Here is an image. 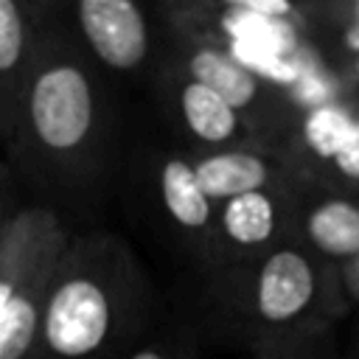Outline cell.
Wrapping results in <instances>:
<instances>
[{"label": "cell", "mask_w": 359, "mask_h": 359, "mask_svg": "<svg viewBox=\"0 0 359 359\" xmlns=\"http://www.w3.org/2000/svg\"><path fill=\"white\" fill-rule=\"evenodd\" d=\"M191 160H194L199 182L213 205L292 180L286 160L280 154H275L269 149H258V146L222 149V151H210V154L191 157Z\"/></svg>", "instance_id": "7c38bea8"}, {"label": "cell", "mask_w": 359, "mask_h": 359, "mask_svg": "<svg viewBox=\"0 0 359 359\" xmlns=\"http://www.w3.org/2000/svg\"><path fill=\"white\" fill-rule=\"evenodd\" d=\"M345 359H359V331L353 334V339H351V345L345 351Z\"/></svg>", "instance_id": "e0dca14e"}, {"label": "cell", "mask_w": 359, "mask_h": 359, "mask_svg": "<svg viewBox=\"0 0 359 359\" xmlns=\"http://www.w3.org/2000/svg\"><path fill=\"white\" fill-rule=\"evenodd\" d=\"M334 331L337 328H323V331H311L303 337L261 345L250 351V356L252 359H345V351H339Z\"/></svg>", "instance_id": "5bb4252c"}, {"label": "cell", "mask_w": 359, "mask_h": 359, "mask_svg": "<svg viewBox=\"0 0 359 359\" xmlns=\"http://www.w3.org/2000/svg\"><path fill=\"white\" fill-rule=\"evenodd\" d=\"M73 230L50 205H25L0 236V317L34 272L59 261Z\"/></svg>", "instance_id": "30bf717a"}, {"label": "cell", "mask_w": 359, "mask_h": 359, "mask_svg": "<svg viewBox=\"0 0 359 359\" xmlns=\"http://www.w3.org/2000/svg\"><path fill=\"white\" fill-rule=\"evenodd\" d=\"M62 17L104 76L140 81L143 87L163 67L177 42L165 6H143L137 0H76L62 6Z\"/></svg>", "instance_id": "5b68a950"}, {"label": "cell", "mask_w": 359, "mask_h": 359, "mask_svg": "<svg viewBox=\"0 0 359 359\" xmlns=\"http://www.w3.org/2000/svg\"><path fill=\"white\" fill-rule=\"evenodd\" d=\"M294 236L331 266L359 258V196L303 188Z\"/></svg>", "instance_id": "8fae6325"}, {"label": "cell", "mask_w": 359, "mask_h": 359, "mask_svg": "<svg viewBox=\"0 0 359 359\" xmlns=\"http://www.w3.org/2000/svg\"><path fill=\"white\" fill-rule=\"evenodd\" d=\"M56 6L42 0H0V146L6 149L28 79L36 65L42 34Z\"/></svg>", "instance_id": "9c48e42d"}, {"label": "cell", "mask_w": 359, "mask_h": 359, "mask_svg": "<svg viewBox=\"0 0 359 359\" xmlns=\"http://www.w3.org/2000/svg\"><path fill=\"white\" fill-rule=\"evenodd\" d=\"M339 280H342V292H345L348 303L359 306V258L339 266Z\"/></svg>", "instance_id": "2e32d148"}, {"label": "cell", "mask_w": 359, "mask_h": 359, "mask_svg": "<svg viewBox=\"0 0 359 359\" xmlns=\"http://www.w3.org/2000/svg\"><path fill=\"white\" fill-rule=\"evenodd\" d=\"M168 314L135 247L87 227L50 275L34 359H123Z\"/></svg>", "instance_id": "7a4b0ae2"}, {"label": "cell", "mask_w": 359, "mask_h": 359, "mask_svg": "<svg viewBox=\"0 0 359 359\" xmlns=\"http://www.w3.org/2000/svg\"><path fill=\"white\" fill-rule=\"evenodd\" d=\"M351 309L339 269L292 236L230 280L196 292V311L188 317L202 339L255 351L337 328Z\"/></svg>", "instance_id": "3957f363"}, {"label": "cell", "mask_w": 359, "mask_h": 359, "mask_svg": "<svg viewBox=\"0 0 359 359\" xmlns=\"http://www.w3.org/2000/svg\"><path fill=\"white\" fill-rule=\"evenodd\" d=\"M146 95L171 143L188 157L241 146L266 149L255 137L250 123L222 95H216L210 87H205L168 59L149 79Z\"/></svg>", "instance_id": "ba28073f"}, {"label": "cell", "mask_w": 359, "mask_h": 359, "mask_svg": "<svg viewBox=\"0 0 359 359\" xmlns=\"http://www.w3.org/2000/svg\"><path fill=\"white\" fill-rule=\"evenodd\" d=\"M202 342L191 317L171 311L123 359H202Z\"/></svg>", "instance_id": "4fadbf2b"}, {"label": "cell", "mask_w": 359, "mask_h": 359, "mask_svg": "<svg viewBox=\"0 0 359 359\" xmlns=\"http://www.w3.org/2000/svg\"><path fill=\"white\" fill-rule=\"evenodd\" d=\"M22 208L25 205H20V196H17V177L11 165L0 160V236L8 230V224L17 219Z\"/></svg>", "instance_id": "9a60e30c"}, {"label": "cell", "mask_w": 359, "mask_h": 359, "mask_svg": "<svg viewBox=\"0 0 359 359\" xmlns=\"http://www.w3.org/2000/svg\"><path fill=\"white\" fill-rule=\"evenodd\" d=\"M121 174L154 236L196 280L208 258L216 205L205 194L194 160L174 143L146 140L126 149Z\"/></svg>", "instance_id": "277c9868"}, {"label": "cell", "mask_w": 359, "mask_h": 359, "mask_svg": "<svg viewBox=\"0 0 359 359\" xmlns=\"http://www.w3.org/2000/svg\"><path fill=\"white\" fill-rule=\"evenodd\" d=\"M168 62H174L188 76L210 87L216 95H222L250 123L255 137L269 151L283 157V149L303 118L289 93L275 87L272 81L250 70L244 62H238L227 48L213 42L188 39L177 34Z\"/></svg>", "instance_id": "52a82bcc"}, {"label": "cell", "mask_w": 359, "mask_h": 359, "mask_svg": "<svg viewBox=\"0 0 359 359\" xmlns=\"http://www.w3.org/2000/svg\"><path fill=\"white\" fill-rule=\"evenodd\" d=\"M6 154L28 182L84 208L95 205L123 168L126 149L109 76L84 53L62 6L42 34Z\"/></svg>", "instance_id": "6da1fadb"}, {"label": "cell", "mask_w": 359, "mask_h": 359, "mask_svg": "<svg viewBox=\"0 0 359 359\" xmlns=\"http://www.w3.org/2000/svg\"><path fill=\"white\" fill-rule=\"evenodd\" d=\"M303 188L289 180L216 205L213 236L196 292L219 286L294 236Z\"/></svg>", "instance_id": "8992f818"}]
</instances>
